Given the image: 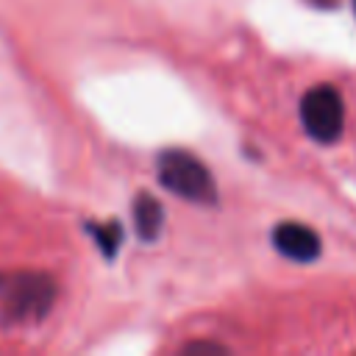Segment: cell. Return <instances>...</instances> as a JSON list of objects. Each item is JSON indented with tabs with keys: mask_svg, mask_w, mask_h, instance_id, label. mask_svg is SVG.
<instances>
[{
	"mask_svg": "<svg viewBox=\"0 0 356 356\" xmlns=\"http://www.w3.org/2000/svg\"><path fill=\"white\" fill-rule=\"evenodd\" d=\"M134 217H136V228H139V236H142V239H156V236H159L164 211H161V206H159L150 195H142V197L136 200Z\"/></svg>",
	"mask_w": 356,
	"mask_h": 356,
	"instance_id": "cell-4",
	"label": "cell"
},
{
	"mask_svg": "<svg viewBox=\"0 0 356 356\" xmlns=\"http://www.w3.org/2000/svg\"><path fill=\"white\" fill-rule=\"evenodd\" d=\"M159 178L170 192L192 203H214L217 197L211 172L184 150H170L159 159Z\"/></svg>",
	"mask_w": 356,
	"mask_h": 356,
	"instance_id": "cell-1",
	"label": "cell"
},
{
	"mask_svg": "<svg viewBox=\"0 0 356 356\" xmlns=\"http://www.w3.org/2000/svg\"><path fill=\"white\" fill-rule=\"evenodd\" d=\"M186 350H217V353H225V348L211 345V342H192V345H186Z\"/></svg>",
	"mask_w": 356,
	"mask_h": 356,
	"instance_id": "cell-5",
	"label": "cell"
},
{
	"mask_svg": "<svg viewBox=\"0 0 356 356\" xmlns=\"http://www.w3.org/2000/svg\"><path fill=\"white\" fill-rule=\"evenodd\" d=\"M300 120L312 139H317V142L339 139L342 125H345L342 95L331 83H320V86L309 89L300 100Z\"/></svg>",
	"mask_w": 356,
	"mask_h": 356,
	"instance_id": "cell-2",
	"label": "cell"
},
{
	"mask_svg": "<svg viewBox=\"0 0 356 356\" xmlns=\"http://www.w3.org/2000/svg\"><path fill=\"white\" fill-rule=\"evenodd\" d=\"M314 6H323V8H328V6H337V0H312Z\"/></svg>",
	"mask_w": 356,
	"mask_h": 356,
	"instance_id": "cell-6",
	"label": "cell"
},
{
	"mask_svg": "<svg viewBox=\"0 0 356 356\" xmlns=\"http://www.w3.org/2000/svg\"><path fill=\"white\" fill-rule=\"evenodd\" d=\"M273 242L284 256L295 261H312L320 256V236L300 222H281L273 231Z\"/></svg>",
	"mask_w": 356,
	"mask_h": 356,
	"instance_id": "cell-3",
	"label": "cell"
},
{
	"mask_svg": "<svg viewBox=\"0 0 356 356\" xmlns=\"http://www.w3.org/2000/svg\"><path fill=\"white\" fill-rule=\"evenodd\" d=\"M353 11H356V0H353Z\"/></svg>",
	"mask_w": 356,
	"mask_h": 356,
	"instance_id": "cell-7",
	"label": "cell"
}]
</instances>
